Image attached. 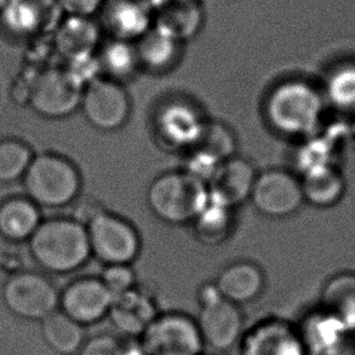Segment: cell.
Listing matches in <instances>:
<instances>
[{
  "mask_svg": "<svg viewBox=\"0 0 355 355\" xmlns=\"http://www.w3.org/2000/svg\"><path fill=\"white\" fill-rule=\"evenodd\" d=\"M87 236L95 256L105 266L131 264L141 251V238L129 221L100 210L87 221Z\"/></svg>",
  "mask_w": 355,
  "mask_h": 355,
  "instance_id": "5",
  "label": "cell"
},
{
  "mask_svg": "<svg viewBox=\"0 0 355 355\" xmlns=\"http://www.w3.org/2000/svg\"><path fill=\"white\" fill-rule=\"evenodd\" d=\"M42 332L46 345L58 354L69 355L80 351L85 342L84 327L62 312H55L44 319Z\"/></svg>",
  "mask_w": 355,
  "mask_h": 355,
  "instance_id": "27",
  "label": "cell"
},
{
  "mask_svg": "<svg viewBox=\"0 0 355 355\" xmlns=\"http://www.w3.org/2000/svg\"><path fill=\"white\" fill-rule=\"evenodd\" d=\"M42 222L38 205L29 198H11L0 204V236L9 241H28Z\"/></svg>",
  "mask_w": 355,
  "mask_h": 355,
  "instance_id": "21",
  "label": "cell"
},
{
  "mask_svg": "<svg viewBox=\"0 0 355 355\" xmlns=\"http://www.w3.org/2000/svg\"><path fill=\"white\" fill-rule=\"evenodd\" d=\"M141 337L144 355H202L204 348L197 322L183 313L159 314Z\"/></svg>",
  "mask_w": 355,
  "mask_h": 355,
  "instance_id": "6",
  "label": "cell"
},
{
  "mask_svg": "<svg viewBox=\"0 0 355 355\" xmlns=\"http://www.w3.org/2000/svg\"><path fill=\"white\" fill-rule=\"evenodd\" d=\"M256 176L254 165L248 159L236 155L227 159L207 182L210 200L233 210L250 200Z\"/></svg>",
  "mask_w": 355,
  "mask_h": 355,
  "instance_id": "14",
  "label": "cell"
},
{
  "mask_svg": "<svg viewBox=\"0 0 355 355\" xmlns=\"http://www.w3.org/2000/svg\"><path fill=\"white\" fill-rule=\"evenodd\" d=\"M114 296L100 278L74 280L60 295L62 313L83 327L101 322L110 314Z\"/></svg>",
  "mask_w": 355,
  "mask_h": 355,
  "instance_id": "12",
  "label": "cell"
},
{
  "mask_svg": "<svg viewBox=\"0 0 355 355\" xmlns=\"http://www.w3.org/2000/svg\"><path fill=\"white\" fill-rule=\"evenodd\" d=\"M79 355H125V349L118 338L103 334L84 342Z\"/></svg>",
  "mask_w": 355,
  "mask_h": 355,
  "instance_id": "33",
  "label": "cell"
},
{
  "mask_svg": "<svg viewBox=\"0 0 355 355\" xmlns=\"http://www.w3.org/2000/svg\"><path fill=\"white\" fill-rule=\"evenodd\" d=\"M250 200L262 215L288 217L304 202L301 181L286 170L273 168L257 173Z\"/></svg>",
  "mask_w": 355,
  "mask_h": 355,
  "instance_id": "10",
  "label": "cell"
},
{
  "mask_svg": "<svg viewBox=\"0 0 355 355\" xmlns=\"http://www.w3.org/2000/svg\"><path fill=\"white\" fill-rule=\"evenodd\" d=\"M300 332L280 322H268L251 331L243 355H307Z\"/></svg>",
  "mask_w": 355,
  "mask_h": 355,
  "instance_id": "20",
  "label": "cell"
},
{
  "mask_svg": "<svg viewBox=\"0 0 355 355\" xmlns=\"http://www.w3.org/2000/svg\"><path fill=\"white\" fill-rule=\"evenodd\" d=\"M33 157L28 144L17 139L0 141V182H14L24 178Z\"/></svg>",
  "mask_w": 355,
  "mask_h": 355,
  "instance_id": "31",
  "label": "cell"
},
{
  "mask_svg": "<svg viewBox=\"0 0 355 355\" xmlns=\"http://www.w3.org/2000/svg\"><path fill=\"white\" fill-rule=\"evenodd\" d=\"M28 243L35 262L49 273H72L92 257L87 227L76 218L42 222Z\"/></svg>",
  "mask_w": 355,
  "mask_h": 355,
  "instance_id": "1",
  "label": "cell"
},
{
  "mask_svg": "<svg viewBox=\"0 0 355 355\" xmlns=\"http://www.w3.org/2000/svg\"><path fill=\"white\" fill-rule=\"evenodd\" d=\"M322 309L336 318L348 334H355V273L334 275L324 285Z\"/></svg>",
  "mask_w": 355,
  "mask_h": 355,
  "instance_id": "23",
  "label": "cell"
},
{
  "mask_svg": "<svg viewBox=\"0 0 355 355\" xmlns=\"http://www.w3.org/2000/svg\"><path fill=\"white\" fill-rule=\"evenodd\" d=\"M198 330L204 346L215 351H227L239 341L244 330V317L239 306L220 297L200 306Z\"/></svg>",
  "mask_w": 355,
  "mask_h": 355,
  "instance_id": "13",
  "label": "cell"
},
{
  "mask_svg": "<svg viewBox=\"0 0 355 355\" xmlns=\"http://www.w3.org/2000/svg\"><path fill=\"white\" fill-rule=\"evenodd\" d=\"M348 335L341 322L324 309L308 318L304 329L300 331L307 353L315 355L337 354Z\"/></svg>",
  "mask_w": 355,
  "mask_h": 355,
  "instance_id": "22",
  "label": "cell"
},
{
  "mask_svg": "<svg viewBox=\"0 0 355 355\" xmlns=\"http://www.w3.org/2000/svg\"><path fill=\"white\" fill-rule=\"evenodd\" d=\"M153 28L178 43L194 38L204 24L200 0H150Z\"/></svg>",
  "mask_w": 355,
  "mask_h": 355,
  "instance_id": "15",
  "label": "cell"
},
{
  "mask_svg": "<svg viewBox=\"0 0 355 355\" xmlns=\"http://www.w3.org/2000/svg\"><path fill=\"white\" fill-rule=\"evenodd\" d=\"M84 87L66 68H49L37 73L29 105L39 116L62 119L80 108Z\"/></svg>",
  "mask_w": 355,
  "mask_h": 355,
  "instance_id": "7",
  "label": "cell"
},
{
  "mask_svg": "<svg viewBox=\"0 0 355 355\" xmlns=\"http://www.w3.org/2000/svg\"><path fill=\"white\" fill-rule=\"evenodd\" d=\"M3 300L15 315L44 320L60 306L58 288L43 274L21 272L11 275L3 288Z\"/></svg>",
  "mask_w": 355,
  "mask_h": 355,
  "instance_id": "8",
  "label": "cell"
},
{
  "mask_svg": "<svg viewBox=\"0 0 355 355\" xmlns=\"http://www.w3.org/2000/svg\"><path fill=\"white\" fill-rule=\"evenodd\" d=\"M182 45L159 32L158 29H149L135 42L139 67L149 72H168L178 64Z\"/></svg>",
  "mask_w": 355,
  "mask_h": 355,
  "instance_id": "24",
  "label": "cell"
},
{
  "mask_svg": "<svg viewBox=\"0 0 355 355\" xmlns=\"http://www.w3.org/2000/svg\"><path fill=\"white\" fill-rule=\"evenodd\" d=\"M101 73L108 79L119 82L132 77L139 68V58L135 43L111 39V42L102 46L97 55Z\"/></svg>",
  "mask_w": 355,
  "mask_h": 355,
  "instance_id": "28",
  "label": "cell"
},
{
  "mask_svg": "<svg viewBox=\"0 0 355 355\" xmlns=\"http://www.w3.org/2000/svg\"><path fill=\"white\" fill-rule=\"evenodd\" d=\"M301 186L304 202L319 207L336 204L345 191V181L341 173L327 165H315L308 168Z\"/></svg>",
  "mask_w": 355,
  "mask_h": 355,
  "instance_id": "26",
  "label": "cell"
},
{
  "mask_svg": "<svg viewBox=\"0 0 355 355\" xmlns=\"http://www.w3.org/2000/svg\"><path fill=\"white\" fill-rule=\"evenodd\" d=\"M80 108L94 128L113 131L126 123L131 105L128 92L119 82L100 77L84 87Z\"/></svg>",
  "mask_w": 355,
  "mask_h": 355,
  "instance_id": "9",
  "label": "cell"
},
{
  "mask_svg": "<svg viewBox=\"0 0 355 355\" xmlns=\"http://www.w3.org/2000/svg\"><path fill=\"white\" fill-rule=\"evenodd\" d=\"M215 284L222 297L240 306L252 302L261 296L266 279L257 264L250 261H238L227 266L217 277Z\"/></svg>",
  "mask_w": 355,
  "mask_h": 355,
  "instance_id": "19",
  "label": "cell"
},
{
  "mask_svg": "<svg viewBox=\"0 0 355 355\" xmlns=\"http://www.w3.org/2000/svg\"><path fill=\"white\" fill-rule=\"evenodd\" d=\"M194 234L204 245H220L231 234L232 210L209 200L207 207L196 217Z\"/></svg>",
  "mask_w": 355,
  "mask_h": 355,
  "instance_id": "29",
  "label": "cell"
},
{
  "mask_svg": "<svg viewBox=\"0 0 355 355\" xmlns=\"http://www.w3.org/2000/svg\"><path fill=\"white\" fill-rule=\"evenodd\" d=\"M66 16L90 17L101 11L106 0H56Z\"/></svg>",
  "mask_w": 355,
  "mask_h": 355,
  "instance_id": "34",
  "label": "cell"
},
{
  "mask_svg": "<svg viewBox=\"0 0 355 355\" xmlns=\"http://www.w3.org/2000/svg\"><path fill=\"white\" fill-rule=\"evenodd\" d=\"M101 29L90 17L66 16L53 31V48L67 62L95 55Z\"/></svg>",
  "mask_w": 355,
  "mask_h": 355,
  "instance_id": "18",
  "label": "cell"
},
{
  "mask_svg": "<svg viewBox=\"0 0 355 355\" xmlns=\"http://www.w3.org/2000/svg\"><path fill=\"white\" fill-rule=\"evenodd\" d=\"M63 15L56 0H9L0 12V22L14 37L33 38L53 32Z\"/></svg>",
  "mask_w": 355,
  "mask_h": 355,
  "instance_id": "11",
  "label": "cell"
},
{
  "mask_svg": "<svg viewBox=\"0 0 355 355\" xmlns=\"http://www.w3.org/2000/svg\"><path fill=\"white\" fill-rule=\"evenodd\" d=\"M8 3H9V0H0V12L3 11V9H4Z\"/></svg>",
  "mask_w": 355,
  "mask_h": 355,
  "instance_id": "35",
  "label": "cell"
},
{
  "mask_svg": "<svg viewBox=\"0 0 355 355\" xmlns=\"http://www.w3.org/2000/svg\"><path fill=\"white\" fill-rule=\"evenodd\" d=\"M112 320L119 330L129 335H142L158 314L148 298L131 290L114 298L111 308Z\"/></svg>",
  "mask_w": 355,
  "mask_h": 355,
  "instance_id": "25",
  "label": "cell"
},
{
  "mask_svg": "<svg viewBox=\"0 0 355 355\" xmlns=\"http://www.w3.org/2000/svg\"><path fill=\"white\" fill-rule=\"evenodd\" d=\"M236 141L231 129L218 121H209L202 130L200 139L192 150H198L218 163L234 157Z\"/></svg>",
  "mask_w": 355,
  "mask_h": 355,
  "instance_id": "30",
  "label": "cell"
},
{
  "mask_svg": "<svg viewBox=\"0 0 355 355\" xmlns=\"http://www.w3.org/2000/svg\"><path fill=\"white\" fill-rule=\"evenodd\" d=\"M210 200L207 183L183 171L160 175L147 192L148 207L168 225H186L196 220Z\"/></svg>",
  "mask_w": 355,
  "mask_h": 355,
  "instance_id": "2",
  "label": "cell"
},
{
  "mask_svg": "<svg viewBox=\"0 0 355 355\" xmlns=\"http://www.w3.org/2000/svg\"><path fill=\"white\" fill-rule=\"evenodd\" d=\"M322 101L317 92L302 82H285L269 92L264 113L275 131L286 136L311 132L320 116Z\"/></svg>",
  "mask_w": 355,
  "mask_h": 355,
  "instance_id": "4",
  "label": "cell"
},
{
  "mask_svg": "<svg viewBox=\"0 0 355 355\" xmlns=\"http://www.w3.org/2000/svg\"><path fill=\"white\" fill-rule=\"evenodd\" d=\"M100 14L112 39L135 43L153 28L150 0H106Z\"/></svg>",
  "mask_w": 355,
  "mask_h": 355,
  "instance_id": "16",
  "label": "cell"
},
{
  "mask_svg": "<svg viewBox=\"0 0 355 355\" xmlns=\"http://www.w3.org/2000/svg\"><path fill=\"white\" fill-rule=\"evenodd\" d=\"M24 183L27 198L39 207L58 209L77 199L82 176L77 166L62 155L42 153L34 155Z\"/></svg>",
  "mask_w": 355,
  "mask_h": 355,
  "instance_id": "3",
  "label": "cell"
},
{
  "mask_svg": "<svg viewBox=\"0 0 355 355\" xmlns=\"http://www.w3.org/2000/svg\"><path fill=\"white\" fill-rule=\"evenodd\" d=\"M207 121L187 103H170L157 118V132L164 144L175 148H194Z\"/></svg>",
  "mask_w": 355,
  "mask_h": 355,
  "instance_id": "17",
  "label": "cell"
},
{
  "mask_svg": "<svg viewBox=\"0 0 355 355\" xmlns=\"http://www.w3.org/2000/svg\"><path fill=\"white\" fill-rule=\"evenodd\" d=\"M100 279L114 298L134 290L136 284V275L130 264L106 266Z\"/></svg>",
  "mask_w": 355,
  "mask_h": 355,
  "instance_id": "32",
  "label": "cell"
}]
</instances>
